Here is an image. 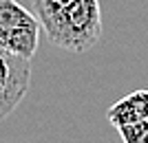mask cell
Listing matches in <instances>:
<instances>
[{
    "label": "cell",
    "instance_id": "cell-1",
    "mask_svg": "<svg viewBox=\"0 0 148 143\" xmlns=\"http://www.w3.org/2000/svg\"><path fill=\"white\" fill-rule=\"evenodd\" d=\"M51 44L71 53H86L102 35V9L99 0H75L64 11L42 22Z\"/></svg>",
    "mask_w": 148,
    "mask_h": 143
},
{
    "label": "cell",
    "instance_id": "cell-2",
    "mask_svg": "<svg viewBox=\"0 0 148 143\" xmlns=\"http://www.w3.org/2000/svg\"><path fill=\"white\" fill-rule=\"evenodd\" d=\"M42 24L18 0H0V49L20 57L36 55Z\"/></svg>",
    "mask_w": 148,
    "mask_h": 143
},
{
    "label": "cell",
    "instance_id": "cell-3",
    "mask_svg": "<svg viewBox=\"0 0 148 143\" xmlns=\"http://www.w3.org/2000/svg\"><path fill=\"white\" fill-rule=\"evenodd\" d=\"M31 86V60L0 49V121L7 119Z\"/></svg>",
    "mask_w": 148,
    "mask_h": 143
},
{
    "label": "cell",
    "instance_id": "cell-4",
    "mask_svg": "<svg viewBox=\"0 0 148 143\" xmlns=\"http://www.w3.org/2000/svg\"><path fill=\"white\" fill-rule=\"evenodd\" d=\"M106 115H108L111 125H115V128L148 121V90H135V93L122 97L108 108Z\"/></svg>",
    "mask_w": 148,
    "mask_h": 143
},
{
    "label": "cell",
    "instance_id": "cell-5",
    "mask_svg": "<svg viewBox=\"0 0 148 143\" xmlns=\"http://www.w3.org/2000/svg\"><path fill=\"white\" fill-rule=\"evenodd\" d=\"M75 0H31V9L36 13V18L40 20V24L47 22L49 18L58 16L60 11H64L69 5H73Z\"/></svg>",
    "mask_w": 148,
    "mask_h": 143
},
{
    "label": "cell",
    "instance_id": "cell-6",
    "mask_svg": "<svg viewBox=\"0 0 148 143\" xmlns=\"http://www.w3.org/2000/svg\"><path fill=\"white\" fill-rule=\"evenodd\" d=\"M117 132L124 143H148V121L122 125L117 128Z\"/></svg>",
    "mask_w": 148,
    "mask_h": 143
}]
</instances>
